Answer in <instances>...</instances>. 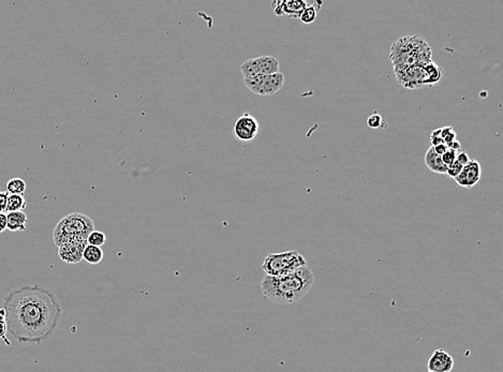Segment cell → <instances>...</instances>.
<instances>
[{"mask_svg":"<svg viewBox=\"0 0 503 372\" xmlns=\"http://www.w3.org/2000/svg\"><path fill=\"white\" fill-rule=\"evenodd\" d=\"M106 242V236L101 231H92L87 237V245L95 247L103 246Z\"/></svg>","mask_w":503,"mask_h":372,"instance_id":"603a6c76","label":"cell"},{"mask_svg":"<svg viewBox=\"0 0 503 372\" xmlns=\"http://www.w3.org/2000/svg\"><path fill=\"white\" fill-rule=\"evenodd\" d=\"M462 165H460V163H458L457 161L454 162L453 165H451L450 167H448V169H446V175L448 176H450L451 178H455L456 176H458L460 175V172H462Z\"/></svg>","mask_w":503,"mask_h":372,"instance_id":"83f0119b","label":"cell"},{"mask_svg":"<svg viewBox=\"0 0 503 372\" xmlns=\"http://www.w3.org/2000/svg\"><path fill=\"white\" fill-rule=\"evenodd\" d=\"M274 14L277 17H289L299 19L301 13L308 7L304 0H279L272 3Z\"/></svg>","mask_w":503,"mask_h":372,"instance_id":"9c48e42d","label":"cell"},{"mask_svg":"<svg viewBox=\"0 0 503 372\" xmlns=\"http://www.w3.org/2000/svg\"><path fill=\"white\" fill-rule=\"evenodd\" d=\"M313 283L315 273L308 266H304L289 275L265 276L261 282V292L266 300L276 304H295L308 294Z\"/></svg>","mask_w":503,"mask_h":372,"instance_id":"7a4b0ae2","label":"cell"},{"mask_svg":"<svg viewBox=\"0 0 503 372\" xmlns=\"http://www.w3.org/2000/svg\"><path fill=\"white\" fill-rule=\"evenodd\" d=\"M241 72L244 79L253 78L259 74L258 67H257V59H248L241 65Z\"/></svg>","mask_w":503,"mask_h":372,"instance_id":"44dd1931","label":"cell"},{"mask_svg":"<svg viewBox=\"0 0 503 372\" xmlns=\"http://www.w3.org/2000/svg\"><path fill=\"white\" fill-rule=\"evenodd\" d=\"M234 138L241 142L255 140L260 132V123L251 114L245 113L236 119L232 127Z\"/></svg>","mask_w":503,"mask_h":372,"instance_id":"52a82bcc","label":"cell"},{"mask_svg":"<svg viewBox=\"0 0 503 372\" xmlns=\"http://www.w3.org/2000/svg\"><path fill=\"white\" fill-rule=\"evenodd\" d=\"M257 59V67H258L259 74L272 75L280 72V63L274 56H261Z\"/></svg>","mask_w":503,"mask_h":372,"instance_id":"4fadbf2b","label":"cell"},{"mask_svg":"<svg viewBox=\"0 0 503 372\" xmlns=\"http://www.w3.org/2000/svg\"><path fill=\"white\" fill-rule=\"evenodd\" d=\"M367 127L371 129H379L383 127V118L380 114L375 113L367 118Z\"/></svg>","mask_w":503,"mask_h":372,"instance_id":"484cf974","label":"cell"},{"mask_svg":"<svg viewBox=\"0 0 503 372\" xmlns=\"http://www.w3.org/2000/svg\"><path fill=\"white\" fill-rule=\"evenodd\" d=\"M263 80H264V75H255L253 78L244 79V83H245L246 87L248 88L249 92L255 94H259Z\"/></svg>","mask_w":503,"mask_h":372,"instance_id":"7402d4cb","label":"cell"},{"mask_svg":"<svg viewBox=\"0 0 503 372\" xmlns=\"http://www.w3.org/2000/svg\"><path fill=\"white\" fill-rule=\"evenodd\" d=\"M441 136H442L443 143L446 146L450 145L451 143L457 140L455 131L453 130L452 127H443L441 128Z\"/></svg>","mask_w":503,"mask_h":372,"instance_id":"cb8c5ba5","label":"cell"},{"mask_svg":"<svg viewBox=\"0 0 503 372\" xmlns=\"http://www.w3.org/2000/svg\"><path fill=\"white\" fill-rule=\"evenodd\" d=\"M457 154L458 152H454V150L448 149V152H444V154L441 156V159H442L443 163H444L446 167H450L451 165H453V163L456 161Z\"/></svg>","mask_w":503,"mask_h":372,"instance_id":"4316f807","label":"cell"},{"mask_svg":"<svg viewBox=\"0 0 503 372\" xmlns=\"http://www.w3.org/2000/svg\"><path fill=\"white\" fill-rule=\"evenodd\" d=\"M0 340H3L7 346L11 344L9 339L7 338V323H6L5 313H3V309H0Z\"/></svg>","mask_w":503,"mask_h":372,"instance_id":"d4e9b609","label":"cell"},{"mask_svg":"<svg viewBox=\"0 0 503 372\" xmlns=\"http://www.w3.org/2000/svg\"><path fill=\"white\" fill-rule=\"evenodd\" d=\"M448 149L454 150L456 152H462V145H460V143L457 140L451 143L450 145H448Z\"/></svg>","mask_w":503,"mask_h":372,"instance_id":"836d02e7","label":"cell"},{"mask_svg":"<svg viewBox=\"0 0 503 372\" xmlns=\"http://www.w3.org/2000/svg\"><path fill=\"white\" fill-rule=\"evenodd\" d=\"M284 84V75L282 72L266 75L263 80L259 96H272L282 90Z\"/></svg>","mask_w":503,"mask_h":372,"instance_id":"7c38bea8","label":"cell"},{"mask_svg":"<svg viewBox=\"0 0 503 372\" xmlns=\"http://www.w3.org/2000/svg\"><path fill=\"white\" fill-rule=\"evenodd\" d=\"M427 372H436V371H427Z\"/></svg>","mask_w":503,"mask_h":372,"instance_id":"e575fe53","label":"cell"},{"mask_svg":"<svg viewBox=\"0 0 503 372\" xmlns=\"http://www.w3.org/2000/svg\"><path fill=\"white\" fill-rule=\"evenodd\" d=\"M1 309L7 331L22 346L41 344L51 338L63 314L57 296L40 285H23L8 293Z\"/></svg>","mask_w":503,"mask_h":372,"instance_id":"6da1fadb","label":"cell"},{"mask_svg":"<svg viewBox=\"0 0 503 372\" xmlns=\"http://www.w3.org/2000/svg\"><path fill=\"white\" fill-rule=\"evenodd\" d=\"M424 69L426 71L427 86L436 85L441 80V78H442V69L437 63H433V61L424 65Z\"/></svg>","mask_w":503,"mask_h":372,"instance_id":"e0dca14e","label":"cell"},{"mask_svg":"<svg viewBox=\"0 0 503 372\" xmlns=\"http://www.w3.org/2000/svg\"><path fill=\"white\" fill-rule=\"evenodd\" d=\"M8 198L9 194L6 192H0V213L7 211Z\"/></svg>","mask_w":503,"mask_h":372,"instance_id":"f546056e","label":"cell"},{"mask_svg":"<svg viewBox=\"0 0 503 372\" xmlns=\"http://www.w3.org/2000/svg\"><path fill=\"white\" fill-rule=\"evenodd\" d=\"M27 206V201L25 200L24 196L19 194H13L8 198L7 211L6 213H12V211H23Z\"/></svg>","mask_w":503,"mask_h":372,"instance_id":"ac0fdd59","label":"cell"},{"mask_svg":"<svg viewBox=\"0 0 503 372\" xmlns=\"http://www.w3.org/2000/svg\"><path fill=\"white\" fill-rule=\"evenodd\" d=\"M433 150H435V152L436 154H438L439 156H442L444 152H448V147L446 145V144H441V145L436 146V147H433Z\"/></svg>","mask_w":503,"mask_h":372,"instance_id":"d6a6232c","label":"cell"},{"mask_svg":"<svg viewBox=\"0 0 503 372\" xmlns=\"http://www.w3.org/2000/svg\"><path fill=\"white\" fill-rule=\"evenodd\" d=\"M482 167L477 160H470L469 163L462 167L460 175L454 178L456 184L462 188L471 189L481 180Z\"/></svg>","mask_w":503,"mask_h":372,"instance_id":"ba28073f","label":"cell"},{"mask_svg":"<svg viewBox=\"0 0 503 372\" xmlns=\"http://www.w3.org/2000/svg\"><path fill=\"white\" fill-rule=\"evenodd\" d=\"M321 5H322V3H313V6H309V7L306 8L305 10H304L303 12L301 13V15H299V19L301 20V22L306 25L311 24V23L315 22Z\"/></svg>","mask_w":503,"mask_h":372,"instance_id":"ffe728a7","label":"cell"},{"mask_svg":"<svg viewBox=\"0 0 503 372\" xmlns=\"http://www.w3.org/2000/svg\"><path fill=\"white\" fill-rule=\"evenodd\" d=\"M428 371L451 372L454 368V358L442 349L433 351L426 362Z\"/></svg>","mask_w":503,"mask_h":372,"instance_id":"30bf717a","label":"cell"},{"mask_svg":"<svg viewBox=\"0 0 503 372\" xmlns=\"http://www.w3.org/2000/svg\"><path fill=\"white\" fill-rule=\"evenodd\" d=\"M393 68L397 82L402 87L407 90H420L424 86H427V75L424 65H410V67L397 65Z\"/></svg>","mask_w":503,"mask_h":372,"instance_id":"8992f818","label":"cell"},{"mask_svg":"<svg viewBox=\"0 0 503 372\" xmlns=\"http://www.w3.org/2000/svg\"><path fill=\"white\" fill-rule=\"evenodd\" d=\"M8 229L7 214L0 213V234Z\"/></svg>","mask_w":503,"mask_h":372,"instance_id":"1f68e13d","label":"cell"},{"mask_svg":"<svg viewBox=\"0 0 503 372\" xmlns=\"http://www.w3.org/2000/svg\"><path fill=\"white\" fill-rule=\"evenodd\" d=\"M304 266H307L305 258L295 250H291L282 254H268L263 262L262 269L266 276L279 277L294 273Z\"/></svg>","mask_w":503,"mask_h":372,"instance_id":"5b68a950","label":"cell"},{"mask_svg":"<svg viewBox=\"0 0 503 372\" xmlns=\"http://www.w3.org/2000/svg\"><path fill=\"white\" fill-rule=\"evenodd\" d=\"M94 230V221L88 216L80 213L70 214L63 217L54 229V244L61 247L68 242H87V237Z\"/></svg>","mask_w":503,"mask_h":372,"instance_id":"277c9868","label":"cell"},{"mask_svg":"<svg viewBox=\"0 0 503 372\" xmlns=\"http://www.w3.org/2000/svg\"><path fill=\"white\" fill-rule=\"evenodd\" d=\"M390 61L393 67L425 65L433 61V52L421 37H402L391 46Z\"/></svg>","mask_w":503,"mask_h":372,"instance_id":"3957f363","label":"cell"},{"mask_svg":"<svg viewBox=\"0 0 503 372\" xmlns=\"http://www.w3.org/2000/svg\"><path fill=\"white\" fill-rule=\"evenodd\" d=\"M26 183L22 178L10 179L7 185H6V192L9 196H13V194L24 196L25 192H26Z\"/></svg>","mask_w":503,"mask_h":372,"instance_id":"d6986e66","label":"cell"},{"mask_svg":"<svg viewBox=\"0 0 503 372\" xmlns=\"http://www.w3.org/2000/svg\"><path fill=\"white\" fill-rule=\"evenodd\" d=\"M470 160L471 159H470L469 156H468V154L466 152H458L457 157H456V161H457L458 163H460L462 167H465L466 165H468Z\"/></svg>","mask_w":503,"mask_h":372,"instance_id":"4dcf8cb0","label":"cell"},{"mask_svg":"<svg viewBox=\"0 0 503 372\" xmlns=\"http://www.w3.org/2000/svg\"><path fill=\"white\" fill-rule=\"evenodd\" d=\"M83 260H85V261L88 262L90 264H92V265H97V264H99L103 260V251H102L100 247L87 245L85 247L84 252H83Z\"/></svg>","mask_w":503,"mask_h":372,"instance_id":"2e32d148","label":"cell"},{"mask_svg":"<svg viewBox=\"0 0 503 372\" xmlns=\"http://www.w3.org/2000/svg\"><path fill=\"white\" fill-rule=\"evenodd\" d=\"M424 162H425V165H426L431 172H433V173H436V174H446V169H448V167L443 163L442 159H441V156L436 154L431 146L428 148V150H427L426 154H425Z\"/></svg>","mask_w":503,"mask_h":372,"instance_id":"5bb4252c","label":"cell"},{"mask_svg":"<svg viewBox=\"0 0 503 372\" xmlns=\"http://www.w3.org/2000/svg\"><path fill=\"white\" fill-rule=\"evenodd\" d=\"M444 144L443 143L442 136H441V128L433 130L431 134V147H436V146Z\"/></svg>","mask_w":503,"mask_h":372,"instance_id":"f1b7e54d","label":"cell"},{"mask_svg":"<svg viewBox=\"0 0 503 372\" xmlns=\"http://www.w3.org/2000/svg\"><path fill=\"white\" fill-rule=\"evenodd\" d=\"M8 230L11 232H24L26 230L27 215L24 211H12L7 214Z\"/></svg>","mask_w":503,"mask_h":372,"instance_id":"9a60e30c","label":"cell"},{"mask_svg":"<svg viewBox=\"0 0 503 372\" xmlns=\"http://www.w3.org/2000/svg\"><path fill=\"white\" fill-rule=\"evenodd\" d=\"M87 242H72L58 247V256L61 261L68 264L80 263L83 260V252Z\"/></svg>","mask_w":503,"mask_h":372,"instance_id":"8fae6325","label":"cell"}]
</instances>
